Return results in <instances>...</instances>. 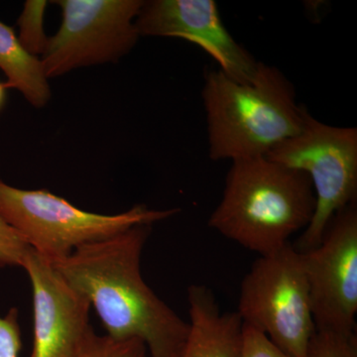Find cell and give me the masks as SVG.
<instances>
[{
	"label": "cell",
	"instance_id": "obj_3",
	"mask_svg": "<svg viewBox=\"0 0 357 357\" xmlns=\"http://www.w3.org/2000/svg\"><path fill=\"white\" fill-rule=\"evenodd\" d=\"M202 96L208 155L215 161L266 157L299 132L307 112L297 102L295 89L281 70L262 62L248 83L234 81L222 70H211Z\"/></svg>",
	"mask_w": 357,
	"mask_h": 357
},
{
	"label": "cell",
	"instance_id": "obj_18",
	"mask_svg": "<svg viewBox=\"0 0 357 357\" xmlns=\"http://www.w3.org/2000/svg\"><path fill=\"white\" fill-rule=\"evenodd\" d=\"M22 349L20 312L16 307L0 317V357H20Z\"/></svg>",
	"mask_w": 357,
	"mask_h": 357
},
{
	"label": "cell",
	"instance_id": "obj_5",
	"mask_svg": "<svg viewBox=\"0 0 357 357\" xmlns=\"http://www.w3.org/2000/svg\"><path fill=\"white\" fill-rule=\"evenodd\" d=\"M237 314L291 357H307L314 333L302 255L288 243L259 256L241 282Z\"/></svg>",
	"mask_w": 357,
	"mask_h": 357
},
{
	"label": "cell",
	"instance_id": "obj_7",
	"mask_svg": "<svg viewBox=\"0 0 357 357\" xmlns=\"http://www.w3.org/2000/svg\"><path fill=\"white\" fill-rule=\"evenodd\" d=\"M62 24L49 37L41 62L48 77L115 62L139 38L135 20L142 0H59Z\"/></svg>",
	"mask_w": 357,
	"mask_h": 357
},
{
	"label": "cell",
	"instance_id": "obj_2",
	"mask_svg": "<svg viewBox=\"0 0 357 357\" xmlns=\"http://www.w3.org/2000/svg\"><path fill=\"white\" fill-rule=\"evenodd\" d=\"M314 210L316 195L306 173L255 157L231 162L222 198L208 225L265 256L280 250L294 234L306 229Z\"/></svg>",
	"mask_w": 357,
	"mask_h": 357
},
{
	"label": "cell",
	"instance_id": "obj_10",
	"mask_svg": "<svg viewBox=\"0 0 357 357\" xmlns=\"http://www.w3.org/2000/svg\"><path fill=\"white\" fill-rule=\"evenodd\" d=\"M23 269L31 281L33 347L30 357H73L93 333L91 305L51 261L31 248Z\"/></svg>",
	"mask_w": 357,
	"mask_h": 357
},
{
	"label": "cell",
	"instance_id": "obj_4",
	"mask_svg": "<svg viewBox=\"0 0 357 357\" xmlns=\"http://www.w3.org/2000/svg\"><path fill=\"white\" fill-rule=\"evenodd\" d=\"M180 210L136 204L107 215L77 208L47 190H21L0 180V215L39 255L56 261L86 244L105 241L136 225H152Z\"/></svg>",
	"mask_w": 357,
	"mask_h": 357
},
{
	"label": "cell",
	"instance_id": "obj_13",
	"mask_svg": "<svg viewBox=\"0 0 357 357\" xmlns=\"http://www.w3.org/2000/svg\"><path fill=\"white\" fill-rule=\"evenodd\" d=\"M48 1L29 0L26 1L22 13L18 18L20 43L32 55H42L49 37L44 31V14Z\"/></svg>",
	"mask_w": 357,
	"mask_h": 357
},
{
	"label": "cell",
	"instance_id": "obj_1",
	"mask_svg": "<svg viewBox=\"0 0 357 357\" xmlns=\"http://www.w3.org/2000/svg\"><path fill=\"white\" fill-rule=\"evenodd\" d=\"M151 227L136 225L51 263L95 307L109 337L139 340L149 357H182L189 321L160 299L141 274Z\"/></svg>",
	"mask_w": 357,
	"mask_h": 357
},
{
	"label": "cell",
	"instance_id": "obj_11",
	"mask_svg": "<svg viewBox=\"0 0 357 357\" xmlns=\"http://www.w3.org/2000/svg\"><path fill=\"white\" fill-rule=\"evenodd\" d=\"M190 333L182 357H238L243 321L237 312H223L211 289H188Z\"/></svg>",
	"mask_w": 357,
	"mask_h": 357
},
{
	"label": "cell",
	"instance_id": "obj_14",
	"mask_svg": "<svg viewBox=\"0 0 357 357\" xmlns=\"http://www.w3.org/2000/svg\"><path fill=\"white\" fill-rule=\"evenodd\" d=\"M73 357H149L139 340H116L93 333Z\"/></svg>",
	"mask_w": 357,
	"mask_h": 357
},
{
	"label": "cell",
	"instance_id": "obj_12",
	"mask_svg": "<svg viewBox=\"0 0 357 357\" xmlns=\"http://www.w3.org/2000/svg\"><path fill=\"white\" fill-rule=\"evenodd\" d=\"M0 70L6 77L7 89H16L33 107L41 109L51 98L48 77L41 59L20 43L13 28L0 21Z\"/></svg>",
	"mask_w": 357,
	"mask_h": 357
},
{
	"label": "cell",
	"instance_id": "obj_15",
	"mask_svg": "<svg viewBox=\"0 0 357 357\" xmlns=\"http://www.w3.org/2000/svg\"><path fill=\"white\" fill-rule=\"evenodd\" d=\"M307 357H357L356 335L345 337L316 332L310 344Z\"/></svg>",
	"mask_w": 357,
	"mask_h": 357
},
{
	"label": "cell",
	"instance_id": "obj_19",
	"mask_svg": "<svg viewBox=\"0 0 357 357\" xmlns=\"http://www.w3.org/2000/svg\"><path fill=\"white\" fill-rule=\"evenodd\" d=\"M6 91L7 88L6 83H1V82H0V112H1V109H3L4 105H6Z\"/></svg>",
	"mask_w": 357,
	"mask_h": 357
},
{
	"label": "cell",
	"instance_id": "obj_6",
	"mask_svg": "<svg viewBox=\"0 0 357 357\" xmlns=\"http://www.w3.org/2000/svg\"><path fill=\"white\" fill-rule=\"evenodd\" d=\"M266 158L311 178L316 210L295 248H316L332 218L356 201L357 129L328 126L307 112L299 132L275 147Z\"/></svg>",
	"mask_w": 357,
	"mask_h": 357
},
{
	"label": "cell",
	"instance_id": "obj_9",
	"mask_svg": "<svg viewBox=\"0 0 357 357\" xmlns=\"http://www.w3.org/2000/svg\"><path fill=\"white\" fill-rule=\"evenodd\" d=\"M139 36L172 37L198 45L220 70L239 83L255 79L259 62L237 43L213 0L144 1L135 20Z\"/></svg>",
	"mask_w": 357,
	"mask_h": 357
},
{
	"label": "cell",
	"instance_id": "obj_8",
	"mask_svg": "<svg viewBox=\"0 0 357 357\" xmlns=\"http://www.w3.org/2000/svg\"><path fill=\"white\" fill-rule=\"evenodd\" d=\"M316 332L356 335V201L338 211L316 248L300 251Z\"/></svg>",
	"mask_w": 357,
	"mask_h": 357
},
{
	"label": "cell",
	"instance_id": "obj_17",
	"mask_svg": "<svg viewBox=\"0 0 357 357\" xmlns=\"http://www.w3.org/2000/svg\"><path fill=\"white\" fill-rule=\"evenodd\" d=\"M238 357H291L261 331L243 323Z\"/></svg>",
	"mask_w": 357,
	"mask_h": 357
},
{
	"label": "cell",
	"instance_id": "obj_16",
	"mask_svg": "<svg viewBox=\"0 0 357 357\" xmlns=\"http://www.w3.org/2000/svg\"><path fill=\"white\" fill-rule=\"evenodd\" d=\"M31 248L0 215V268L21 267Z\"/></svg>",
	"mask_w": 357,
	"mask_h": 357
}]
</instances>
